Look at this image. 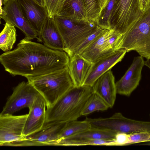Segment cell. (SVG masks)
Returning <instances> with one entry per match:
<instances>
[{"instance_id":"20","label":"cell","mask_w":150,"mask_h":150,"mask_svg":"<svg viewBox=\"0 0 150 150\" xmlns=\"http://www.w3.org/2000/svg\"><path fill=\"white\" fill-rule=\"evenodd\" d=\"M57 15L65 17L76 22H93L89 21L87 17L82 0H62Z\"/></svg>"},{"instance_id":"12","label":"cell","mask_w":150,"mask_h":150,"mask_svg":"<svg viewBox=\"0 0 150 150\" xmlns=\"http://www.w3.org/2000/svg\"><path fill=\"white\" fill-rule=\"evenodd\" d=\"M46 104L40 94L31 106L26 119L23 135L26 137L40 130L45 123Z\"/></svg>"},{"instance_id":"5","label":"cell","mask_w":150,"mask_h":150,"mask_svg":"<svg viewBox=\"0 0 150 150\" xmlns=\"http://www.w3.org/2000/svg\"><path fill=\"white\" fill-rule=\"evenodd\" d=\"M54 19L64 41L65 52L69 57L83 40L96 29L97 24L91 23L74 22L65 17L55 16Z\"/></svg>"},{"instance_id":"24","label":"cell","mask_w":150,"mask_h":150,"mask_svg":"<svg viewBox=\"0 0 150 150\" xmlns=\"http://www.w3.org/2000/svg\"><path fill=\"white\" fill-rule=\"evenodd\" d=\"M91 127L90 123L85 120L83 121L76 120L67 122L60 132L57 140L75 134Z\"/></svg>"},{"instance_id":"4","label":"cell","mask_w":150,"mask_h":150,"mask_svg":"<svg viewBox=\"0 0 150 150\" xmlns=\"http://www.w3.org/2000/svg\"><path fill=\"white\" fill-rule=\"evenodd\" d=\"M121 49H125L127 52L135 51L143 57L150 58V6L122 35L117 50Z\"/></svg>"},{"instance_id":"31","label":"cell","mask_w":150,"mask_h":150,"mask_svg":"<svg viewBox=\"0 0 150 150\" xmlns=\"http://www.w3.org/2000/svg\"><path fill=\"white\" fill-rule=\"evenodd\" d=\"M115 146H124L129 145V135L122 132H118L114 139Z\"/></svg>"},{"instance_id":"13","label":"cell","mask_w":150,"mask_h":150,"mask_svg":"<svg viewBox=\"0 0 150 150\" xmlns=\"http://www.w3.org/2000/svg\"><path fill=\"white\" fill-rule=\"evenodd\" d=\"M127 52L125 49H120L92 63L83 85L92 87L99 77L120 62Z\"/></svg>"},{"instance_id":"35","label":"cell","mask_w":150,"mask_h":150,"mask_svg":"<svg viewBox=\"0 0 150 150\" xmlns=\"http://www.w3.org/2000/svg\"><path fill=\"white\" fill-rule=\"evenodd\" d=\"M10 0H0V6H2L3 5H4L6 3H7Z\"/></svg>"},{"instance_id":"22","label":"cell","mask_w":150,"mask_h":150,"mask_svg":"<svg viewBox=\"0 0 150 150\" xmlns=\"http://www.w3.org/2000/svg\"><path fill=\"white\" fill-rule=\"evenodd\" d=\"M117 133L110 130L92 126L90 129L68 137L111 140L114 139Z\"/></svg>"},{"instance_id":"7","label":"cell","mask_w":150,"mask_h":150,"mask_svg":"<svg viewBox=\"0 0 150 150\" xmlns=\"http://www.w3.org/2000/svg\"><path fill=\"white\" fill-rule=\"evenodd\" d=\"M40 94L28 81H23L13 88L12 94L8 98L0 116L13 115L25 107L30 108Z\"/></svg>"},{"instance_id":"9","label":"cell","mask_w":150,"mask_h":150,"mask_svg":"<svg viewBox=\"0 0 150 150\" xmlns=\"http://www.w3.org/2000/svg\"><path fill=\"white\" fill-rule=\"evenodd\" d=\"M96 125L99 128L116 133L130 134L144 131L150 132V122L128 118L120 112L115 113L109 117L98 118Z\"/></svg>"},{"instance_id":"34","label":"cell","mask_w":150,"mask_h":150,"mask_svg":"<svg viewBox=\"0 0 150 150\" xmlns=\"http://www.w3.org/2000/svg\"><path fill=\"white\" fill-rule=\"evenodd\" d=\"M144 65L147 66L150 69V58L147 59L144 62Z\"/></svg>"},{"instance_id":"1","label":"cell","mask_w":150,"mask_h":150,"mask_svg":"<svg viewBox=\"0 0 150 150\" xmlns=\"http://www.w3.org/2000/svg\"><path fill=\"white\" fill-rule=\"evenodd\" d=\"M70 57L63 51L50 48L24 38L14 50L0 56L5 71L12 76L27 78L46 74L68 66Z\"/></svg>"},{"instance_id":"25","label":"cell","mask_w":150,"mask_h":150,"mask_svg":"<svg viewBox=\"0 0 150 150\" xmlns=\"http://www.w3.org/2000/svg\"><path fill=\"white\" fill-rule=\"evenodd\" d=\"M109 108L102 99L94 92L85 106L82 116H86L96 111H105Z\"/></svg>"},{"instance_id":"27","label":"cell","mask_w":150,"mask_h":150,"mask_svg":"<svg viewBox=\"0 0 150 150\" xmlns=\"http://www.w3.org/2000/svg\"><path fill=\"white\" fill-rule=\"evenodd\" d=\"M117 0H110L102 12L98 25L103 28L110 30V18L112 11Z\"/></svg>"},{"instance_id":"8","label":"cell","mask_w":150,"mask_h":150,"mask_svg":"<svg viewBox=\"0 0 150 150\" xmlns=\"http://www.w3.org/2000/svg\"><path fill=\"white\" fill-rule=\"evenodd\" d=\"M28 114L0 116V145L17 146L26 139L23 135Z\"/></svg>"},{"instance_id":"15","label":"cell","mask_w":150,"mask_h":150,"mask_svg":"<svg viewBox=\"0 0 150 150\" xmlns=\"http://www.w3.org/2000/svg\"><path fill=\"white\" fill-rule=\"evenodd\" d=\"M92 87L94 92L102 99L109 108L113 107L117 93L115 77L111 69L99 77Z\"/></svg>"},{"instance_id":"16","label":"cell","mask_w":150,"mask_h":150,"mask_svg":"<svg viewBox=\"0 0 150 150\" xmlns=\"http://www.w3.org/2000/svg\"><path fill=\"white\" fill-rule=\"evenodd\" d=\"M66 122L45 123L40 130L26 137L27 146L50 145L51 143L57 140Z\"/></svg>"},{"instance_id":"3","label":"cell","mask_w":150,"mask_h":150,"mask_svg":"<svg viewBox=\"0 0 150 150\" xmlns=\"http://www.w3.org/2000/svg\"><path fill=\"white\" fill-rule=\"evenodd\" d=\"M26 78L43 97L46 107L53 105L74 86L68 66L46 74Z\"/></svg>"},{"instance_id":"10","label":"cell","mask_w":150,"mask_h":150,"mask_svg":"<svg viewBox=\"0 0 150 150\" xmlns=\"http://www.w3.org/2000/svg\"><path fill=\"white\" fill-rule=\"evenodd\" d=\"M1 18L21 30L25 39L31 40L38 39V35L29 24L21 9L17 0H10L4 6Z\"/></svg>"},{"instance_id":"36","label":"cell","mask_w":150,"mask_h":150,"mask_svg":"<svg viewBox=\"0 0 150 150\" xmlns=\"http://www.w3.org/2000/svg\"><path fill=\"white\" fill-rule=\"evenodd\" d=\"M39 4L42 6H45L44 0H35Z\"/></svg>"},{"instance_id":"19","label":"cell","mask_w":150,"mask_h":150,"mask_svg":"<svg viewBox=\"0 0 150 150\" xmlns=\"http://www.w3.org/2000/svg\"><path fill=\"white\" fill-rule=\"evenodd\" d=\"M92 63L79 54H74L70 57L68 67L74 86L83 85Z\"/></svg>"},{"instance_id":"32","label":"cell","mask_w":150,"mask_h":150,"mask_svg":"<svg viewBox=\"0 0 150 150\" xmlns=\"http://www.w3.org/2000/svg\"><path fill=\"white\" fill-rule=\"evenodd\" d=\"M139 7L144 13L150 6V0H139Z\"/></svg>"},{"instance_id":"11","label":"cell","mask_w":150,"mask_h":150,"mask_svg":"<svg viewBox=\"0 0 150 150\" xmlns=\"http://www.w3.org/2000/svg\"><path fill=\"white\" fill-rule=\"evenodd\" d=\"M144 61L140 56L134 58L132 63L124 76L115 83L117 93L129 96L137 88L141 78Z\"/></svg>"},{"instance_id":"28","label":"cell","mask_w":150,"mask_h":150,"mask_svg":"<svg viewBox=\"0 0 150 150\" xmlns=\"http://www.w3.org/2000/svg\"><path fill=\"white\" fill-rule=\"evenodd\" d=\"M106 30L98 25L95 30L85 38L75 50L73 54H80L86 48L99 37Z\"/></svg>"},{"instance_id":"14","label":"cell","mask_w":150,"mask_h":150,"mask_svg":"<svg viewBox=\"0 0 150 150\" xmlns=\"http://www.w3.org/2000/svg\"><path fill=\"white\" fill-rule=\"evenodd\" d=\"M17 0L25 18L37 33L38 38L48 17L46 7L40 5L35 0Z\"/></svg>"},{"instance_id":"17","label":"cell","mask_w":150,"mask_h":150,"mask_svg":"<svg viewBox=\"0 0 150 150\" xmlns=\"http://www.w3.org/2000/svg\"><path fill=\"white\" fill-rule=\"evenodd\" d=\"M114 30L112 29H106L80 54L93 63L99 59L115 51L108 41L109 36Z\"/></svg>"},{"instance_id":"23","label":"cell","mask_w":150,"mask_h":150,"mask_svg":"<svg viewBox=\"0 0 150 150\" xmlns=\"http://www.w3.org/2000/svg\"><path fill=\"white\" fill-rule=\"evenodd\" d=\"M17 34L15 27L6 23L0 36V48L5 52L11 50L16 40Z\"/></svg>"},{"instance_id":"21","label":"cell","mask_w":150,"mask_h":150,"mask_svg":"<svg viewBox=\"0 0 150 150\" xmlns=\"http://www.w3.org/2000/svg\"><path fill=\"white\" fill-rule=\"evenodd\" d=\"M50 145L62 146H114V139L108 140L67 137L52 142Z\"/></svg>"},{"instance_id":"33","label":"cell","mask_w":150,"mask_h":150,"mask_svg":"<svg viewBox=\"0 0 150 150\" xmlns=\"http://www.w3.org/2000/svg\"><path fill=\"white\" fill-rule=\"evenodd\" d=\"M110 0H99L98 6L100 9L101 14L102 12L106 7Z\"/></svg>"},{"instance_id":"26","label":"cell","mask_w":150,"mask_h":150,"mask_svg":"<svg viewBox=\"0 0 150 150\" xmlns=\"http://www.w3.org/2000/svg\"><path fill=\"white\" fill-rule=\"evenodd\" d=\"M98 0H82L88 20L97 25L101 14L98 6Z\"/></svg>"},{"instance_id":"29","label":"cell","mask_w":150,"mask_h":150,"mask_svg":"<svg viewBox=\"0 0 150 150\" xmlns=\"http://www.w3.org/2000/svg\"><path fill=\"white\" fill-rule=\"evenodd\" d=\"M44 1L48 17L54 18L57 15L60 10L62 0H44Z\"/></svg>"},{"instance_id":"6","label":"cell","mask_w":150,"mask_h":150,"mask_svg":"<svg viewBox=\"0 0 150 150\" xmlns=\"http://www.w3.org/2000/svg\"><path fill=\"white\" fill-rule=\"evenodd\" d=\"M143 13L140 8L139 0H117L111 14L110 29L122 35Z\"/></svg>"},{"instance_id":"2","label":"cell","mask_w":150,"mask_h":150,"mask_svg":"<svg viewBox=\"0 0 150 150\" xmlns=\"http://www.w3.org/2000/svg\"><path fill=\"white\" fill-rule=\"evenodd\" d=\"M94 93L91 86H73L53 105L46 107L45 123L77 120Z\"/></svg>"},{"instance_id":"18","label":"cell","mask_w":150,"mask_h":150,"mask_svg":"<svg viewBox=\"0 0 150 150\" xmlns=\"http://www.w3.org/2000/svg\"><path fill=\"white\" fill-rule=\"evenodd\" d=\"M37 40L50 48L65 52L64 44L54 18L48 17Z\"/></svg>"},{"instance_id":"30","label":"cell","mask_w":150,"mask_h":150,"mask_svg":"<svg viewBox=\"0 0 150 150\" xmlns=\"http://www.w3.org/2000/svg\"><path fill=\"white\" fill-rule=\"evenodd\" d=\"M129 145L141 142H150V132L142 131L129 134Z\"/></svg>"}]
</instances>
